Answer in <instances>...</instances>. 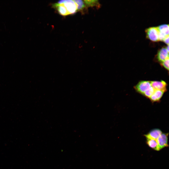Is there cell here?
<instances>
[{"label": "cell", "mask_w": 169, "mask_h": 169, "mask_svg": "<svg viewBox=\"0 0 169 169\" xmlns=\"http://www.w3.org/2000/svg\"><path fill=\"white\" fill-rule=\"evenodd\" d=\"M61 15L66 16L73 14L77 11L78 5L75 0H60L52 5Z\"/></svg>", "instance_id": "obj_1"}, {"label": "cell", "mask_w": 169, "mask_h": 169, "mask_svg": "<svg viewBox=\"0 0 169 169\" xmlns=\"http://www.w3.org/2000/svg\"><path fill=\"white\" fill-rule=\"evenodd\" d=\"M146 38L153 42H157L159 40V31L157 27H150L145 30Z\"/></svg>", "instance_id": "obj_2"}, {"label": "cell", "mask_w": 169, "mask_h": 169, "mask_svg": "<svg viewBox=\"0 0 169 169\" xmlns=\"http://www.w3.org/2000/svg\"><path fill=\"white\" fill-rule=\"evenodd\" d=\"M151 86L150 81H141L135 85L134 88L137 92L143 94Z\"/></svg>", "instance_id": "obj_3"}, {"label": "cell", "mask_w": 169, "mask_h": 169, "mask_svg": "<svg viewBox=\"0 0 169 169\" xmlns=\"http://www.w3.org/2000/svg\"><path fill=\"white\" fill-rule=\"evenodd\" d=\"M168 133H162L156 139L159 150L168 146Z\"/></svg>", "instance_id": "obj_4"}, {"label": "cell", "mask_w": 169, "mask_h": 169, "mask_svg": "<svg viewBox=\"0 0 169 169\" xmlns=\"http://www.w3.org/2000/svg\"><path fill=\"white\" fill-rule=\"evenodd\" d=\"M156 58L158 61L160 63L169 58V52L166 47H162L158 50Z\"/></svg>", "instance_id": "obj_5"}, {"label": "cell", "mask_w": 169, "mask_h": 169, "mask_svg": "<svg viewBox=\"0 0 169 169\" xmlns=\"http://www.w3.org/2000/svg\"><path fill=\"white\" fill-rule=\"evenodd\" d=\"M151 86L154 90H159L165 92L167 90V84L164 81H150Z\"/></svg>", "instance_id": "obj_6"}, {"label": "cell", "mask_w": 169, "mask_h": 169, "mask_svg": "<svg viewBox=\"0 0 169 169\" xmlns=\"http://www.w3.org/2000/svg\"><path fill=\"white\" fill-rule=\"evenodd\" d=\"M162 133L161 131L159 129H155L151 130L148 134L145 135L146 138L156 140Z\"/></svg>", "instance_id": "obj_7"}, {"label": "cell", "mask_w": 169, "mask_h": 169, "mask_svg": "<svg viewBox=\"0 0 169 169\" xmlns=\"http://www.w3.org/2000/svg\"><path fill=\"white\" fill-rule=\"evenodd\" d=\"M164 92L159 90H155L152 95L149 98L152 102L158 101L163 96Z\"/></svg>", "instance_id": "obj_8"}, {"label": "cell", "mask_w": 169, "mask_h": 169, "mask_svg": "<svg viewBox=\"0 0 169 169\" xmlns=\"http://www.w3.org/2000/svg\"><path fill=\"white\" fill-rule=\"evenodd\" d=\"M159 32L165 35H169V24H164L157 27Z\"/></svg>", "instance_id": "obj_9"}, {"label": "cell", "mask_w": 169, "mask_h": 169, "mask_svg": "<svg viewBox=\"0 0 169 169\" xmlns=\"http://www.w3.org/2000/svg\"><path fill=\"white\" fill-rule=\"evenodd\" d=\"M146 139V143L149 147L155 150H159L156 140L150 138Z\"/></svg>", "instance_id": "obj_10"}, {"label": "cell", "mask_w": 169, "mask_h": 169, "mask_svg": "<svg viewBox=\"0 0 169 169\" xmlns=\"http://www.w3.org/2000/svg\"><path fill=\"white\" fill-rule=\"evenodd\" d=\"M84 2L88 7L99 6V4L96 0H84Z\"/></svg>", "instance_id": "obj_11"}, {"label": "cell", "mask_w": 169, "mask_h": 169, "mask_svg": "<svg viewBox=\"0 0 169 169\" xmlns=\"http://www.w3.org/2000/svg\"><path fill=\"white\" fill-rule=\"evenodd\" d=\"M154 91V89L151 86L143 95L146 97L149 98L153 94Z\"/></svg>", "instance_id": "obj_12"}, {"label": "cell", "mask_w": 169, "mask_h": 169, "mask_svg": "<svg viewBox=\"0 0 169 169\" xmlns=\"http://www.w3.org/2000/svg\"><path fill=\"white\" fill-rule=\"evenodd\" d=\"M77 4L78 11L81 10L85 7L84 4V2L82 0H75Z\"/></svg>", "instance_id": "obj_13"}, {"label": "cell", "mask_w": 169, "mask_h": 169, "mask_svg": "<svg viewBox=\"0 0 169 169\" xmlns=\"http://www.w3.org/2000/svg\"><path fill=\"white\" fill-rule=\"evenodd\" d=\"M161 66L166 69L169 70V58H167L163 62L160 63Z\"/></svg>", "instance_id": "obj_14"}, {"label": "cell", "mask_w": 169, "mask_h": 169, "mask_svg": "<svg viewBox=\"0 0 169 169\" xmlns=\"http://www.w3.org/2000/svg\"><path fill=\"white\" fill-rule=\"evenodd\" d=\"M169 35L167 36L164 38V39L163 41L166 44H167V45H169Z\"/></svg>", "instance_id": "obj_15"}, {"label": "cell", "mask_w": 169, "mask_h": 169, "mask_svg": "<svg viewBox=\"0 0 169 169\" xmlns=\"http://www.w3.org/2000/svg\"><path fill=\"white\" fill-rule=\"evenodd\" d=\"M166 49L169 52V45H167L166 46Z\"/></svg>", "instance_id": "obj_16"}]
</instances>
